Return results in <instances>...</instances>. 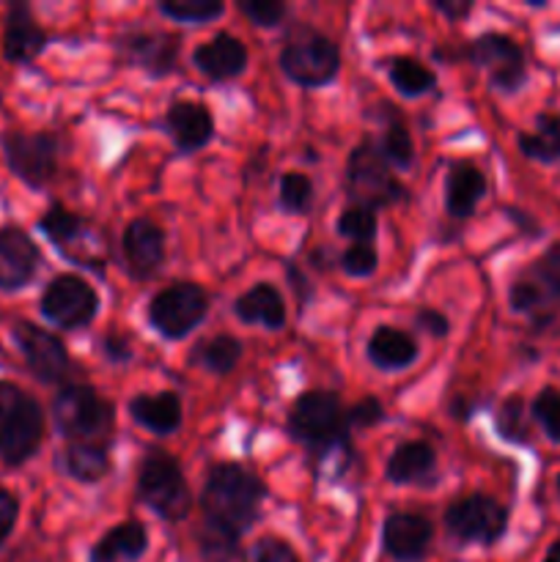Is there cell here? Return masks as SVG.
I'll use <instances>...</instances> for the list:
<instances>
[{
	"label": "cell",
	"mask_w": 560,
	"mask_h": 562,
	"mask_svg": "<svg viewBox=\"0 0 560 562\" xmlns=\"http://www.w3.org/2000/svg\"><path fill=\"white\" fill-rule=\"evenodd\" d=\"M261 499L264 486L256 475L236 464H217L203 486V521L242 538V532L250 530L258 519Z\"/></svg>",
	"instance_id": "6da1fadb"
},
{
	"label": "cell",
	"mask_w": 560,
	"mask_h": 562,
	"mask_svg": "<svg viewBox=\"0 0 560 562\" xmlns=\"http://www.w3.org/2000/svg\"><path fill=\"white\" fill-rule=\"evenodd\" d=\"M346 426L349 423H346V412L338 395L322 393V390L300 395L289 415V428L296 442L316 450H327L344 442Z\"/></svg>",
	"instance_id": "7a4b0ae2"
},
{
	"label": "cell",
	"mask_w": 560,
	"mask_h": 562,
	"mask_svg": "<svg viewBox=\"0 0 560 562\" xmlns=\"http://www.w3.org/2000/svg\"><path fill=\"white\" fill-rule=\"evenodd\" d=\"M113 404L88 384H71L55 398V423L71 442H97L113 428Z\"/></svg>",
	"instance_id": "3957f363"
},
{
	"label": "cell",
	"mask_w": 560,
	"mask_h": 562,
	"mask_svg": "<svg viewBox=\"0 0 560 562\" xmlns=\"http://www.w3.org/2000/svg\"><path fill=\"white\" fill-rule=\"evenodd\" d=\"M137 492H141L143 503L154 514L163 516V519L179 521L190 514V488H187L179 464L170 456L152 453L143 461L141 477H137Z\"/></svg>",
	"instance_id": "277c9868"
},
{
	"label": "cell",
	"mask_w": 560,
	"mask_h": 562,
	"mask_svg": "<svg viewBox=\"0 0 560 562\" xmlns=\"http://www.w3.org/2000/svg\"><path fill=\"white\" fill-rule=\"evenodd\" d=\"M280 69L302 88H316L333 80L340 69V53L333 38L316 31H302L280 53Z\"/></svg>",
	"instance_id": "5b68a950"
},
{
	"label": "cell",
	"mask_w": 560,
	"mask_h": 562,
	"mask_svg": "<svg viewBox=\"0 0 560 562\" xmlns=\"http://www.w3.org/2000/svg\"><path fill=\"white\" fill-rule=\"evenodd\" d=\"M3 384V401H5V428H3V445H0V456L5 464L20 467L31 459L42 445L44 434V415L42 406L22 393L20 387L9 382Z\"/></svg>",
	"instance_id": "8992f818"
},
{
	"label": "cell",
	"mask_w": 560,
	"mask_h": 562,
	"mask_svg": "<svg viewBox=\"0 0 560 562\" xmlns=\"http://www.w3.org/2000/svg\"><path fill=\"white\" fill-rule=\"evenodd\" d=\"M346 187H349V195L355 198L357 206H388L404 198V187L399 184L393 173H390V165L384 162L382 154L373 151L371 143H362L355 151L349 154V162H346Z\"/></svg>",
	"instance_id": "52a82bcc"
},
{
	"label": "cell",
	"mask_w": 560,
	"mask_h": 562,
	"mask_svg": "<svg viewBox=\"0 0 560 562\" xmlns=\"http://www.w3.org/2000/svg\"><path fill=\"white\" fill-rule=\"evenodd\" d=\"M445 527L456 541L492 547L505 536L508 510L494 497L470 494V497H461L450 505L448 514H445Z\"/></svg>",
	"instance_id": "ba28073f"
},
{
	"label": "cell",
	"mask_w": 560,
	"mask_h": 562,
	"mask_svg": "<svg viewBox=\"0 0 560 562\" xmlns=\"http://www.w3.org/2000/svg\"><path fill=\"white\" fill-rule=\"evenodd\" d=\"M209 311V296L195 283H176L159 291L148 305V322L163 338L179 340L203 322Z\"/></svg>",
	"instance_id": "9c48e42d"
},
{
	"label": "cell",
	"mask_w": 560,
	"mask_h": 562,
	"mask_svg": "<svg viewBox=\"0 0 560 562\" xmlns=\"http://www.w3.org/2000/svg\"><path fill=\"white\" fill-rule=\"evenodd\" d=\"M470 58L483 69L492 86L503 93H516L527 82L525 49L505 33H483L470 44Z\"/></svg>",
	"instance_id": "30bf717a"
},
{
	"label": "cell",
	"mask_w": 560,
	"mask_h": 562,
	"mask_svg": "<svg viewBox=\"0 0 560 562\" xmlns=\"http://www.w3.org/2000/svg\"><path fill=\"white\" fill-rule=\"evenodd\" d=\"M3 154L11 173L25 184L42 187L53 179L58 165V140L49 132H5Z\"/></svg>",
	"instance_id": "8fae6325"
},
{
	"label": "cell",
	"mask_w": 560,
	"mask_h": 562,
	"mask_svg": "<svg viewBox=\"0 0 560 562\" xmlns=\"http://www.w3.org/2000/svg\"><path fill=\"white\" fill-rule=\"evenodd\" d=\"M99 311V296L77 274H60L49 280L42 294V313L60 329H80L93 322Z\"/></svg>",
	"instance_id": "7c38bea8"
},
{
	"label": "cell",
	"mask_w": 560,
	"mask_h": 562,
	"mask_svg": "<svg viewBox=\"0 0 560 562\" xmlns=\"http://www.w3.org/2000/svg\"><path fill=\"white\" fill-rule=\"evenodd\" d=\"M14 340L20 346L22 357H25L27 368L33 376L42 382H60L69 371V355H66L64 344L55 338L47 329H38L36 324L20 322L14 327Z\"/></svg>",
	"instance_id": "4fadbf2b"
},
{
	"label": "cell",
	"mask_w": 560,
	"mask_h": 562,
	"mask_svg": "<svg viewBox=\"0 0 560 562\" xmlns=\"http://www.w3.org/2000/svg\"><path fill=\"white\" fill-rule=\"evenodd\" d=\"M434 527L421 514H393L384 519L382 547L395 562H421L432 547Z\"/></svg>",
	"instance_id": "5bb4252c"
},
{
	"label": "cell",
	"mask_w": 560,
	"mask_h": 562,
	"mask_svg": "<svg viewBox=\"0 0 560 562\" xmlns=\"http://www.w3.org/2000/svg\"><path fill=\"white\" fill-rule=\"evenodd\" d=\"M38 258V247L25 231L0 228V289L16 291L31 283Z\"/></svg>",
	"instance_id": "9a60e30c"
},
{
	"label": "cell",
	"mask_w": 560,
	"mask_h": 562,
	"mask_svg": "<svg viewBox=\"0 0 560 562\" xmlns=\"http://www.w3.org/2000/svg\"><path fill=\"white\" fill-rule=\"evenodd\" d=\"M124 258L135 278H148L165 258V234L152 220H135L124 231Z\"/></svg>",
	"instance_id": "2e32d148"
},
{
	"label": "cell",
	"mask_w": 560,
	"mask_h": 562,
	"mask_svg": "<svg viewBox=\"0 0 560 562\" xmlns=\"http://www.w3.org/2000/svg\"><path fill=\"white\" fill-rule=\"evenodd\" d=\"M192 64L209 77V80H234L247 66V47L231 33L209 38L206 44L192 53Z\"/></svg>",
	"instance_id": "e0dca14e"
},
{
	"label": "cell",
	"mask_w": 560,
	"mask_h": 562,
	"mask_svg": "<svg viewBox=\"0 0 560 562\" xmlns=\"http://www.w3.org/2000/svg\"><path fill=\"white\" fill-rule=\"evenodd\" d=\"M121 53L126 60L141 69H146L152 77H165L173 71L176 55H179V38L165 36V33H135L121 42Z\"/></svg>",
	"instance_id": "ac0fdd59"
},
{
	"label": "cell",
	"mask_w": 560,
	"mask_h": 562,
	"mask_svg": "<svg viewBox=\"0 0 560 562\" xmlns=\"http://www.w3.org/2000/svg\"><path fill=\"white\" fill-rule=\"evenodd\" d=\"M44 44H47V36H44V31L31 16V9L27 5H11L3 27L5 58L11 64H27V60H33L42 53Z\"/></svg>",
	"instance_id": "d6986e66"
},
{
	"label": "cell",
	"mask_w": 560,
	"mask_h": 562,
	"mask_svg": "<svg viewBox=\"0 0 560 562\" xmlns=\"http://www.w3.org/2000/svg\"><path fill=\"white\" fill-rule=\"evenodd\" d=\"M168 130L176 146L198 151L214 137V119L201 102H173L168 108Z\"/></svg>",
	"instance_id": "ffe728a7"
},
{
	"label": "cell",
	"mask_w": 560,
	"mask_h": 562,
	"mask_svg": "<svg viewBox=\"0 0 560 562\" xmlns=\"http://www.w3.org/2000/svg\"><path fill=\"white\" fill-rule=\"evenodd\" d=\"M148 536L141 521H121L91 547V562H137L146 554Z\"/></svg>",
	"instance_id": "44dd1931"
},
{
	"label": "cell",
	"mask_w": 560,
	"mask_h": 562,
	"mask_svg": "<svg viewBox=\"0 0 560 562\" xmlns=\"http://www.w3.org/2000/svg\"><path fill=\"white\" fill-rule=\"evenodd\" d=\"M486 176L481 168L470 162H456L448 173V184H445V203L448 212L456 220L470 217L478 209L481 198L486 195Z\"/></svg>",
	"instance_id": "7402d4cb"
},
{
	"label": "cell",
	"mask_w": 560,
	"mask_h": 562,
	"mask_svg": "<svg viewBox=\"0 0 560 562\" xmlns=\"http://www.w3.org/2000/svg\"><path fill=\"white\" fill-rule=\"evenodd\" d=\"M234 313L245 324H264L269 329L285 327V305L280 291L272 283L253 285L247 294L234 302Z\"/></svg>",
	"instance_id": "603a6c76"
},
{
	"label": "cell",
	"mask_w": 560,
	"mask_h": 562,
	"mask_svg": "<svg viewBox=\"0 0 560 562\" xmlns=\"http://www.w3.org/2000/svg\"><path fill=\"white\" fill-rule=\"evenodd\" d=\"M434 470H437V456L426 442H404L388 459L384 475L395 486H406V483H426Z\"/></svg>",
	"instance_id": "cb8c5ba5"
},
{
	"label": "cell",
	"mask_w": 560,
	"mask_h": 562,
	"mask_svg": "<svg viewBox=\"0 0 560 562\" xmlns=\"http://www.w3.org/2000/svg\"><path fill=\"white\" fill-rule=\"evenodd\" d=\"M130 415L148 431L173 434L181 423V401L170 390L154 395H137V398L130 401Z\"/></svg>",
	"instance_id": "d4e9b609"
},
{
	"label": "cell",
	"mask_w": 560,
	"mask_h": 562,
	"mask_svg": "<svg viewBox=\"0 0 560 562\" xmlns=\"http://www.w3.org/2000/svg\"><path fill=\"white\" fill-rule=\"evenodd\" d=\"M368 360L382 371H401L417 360V346L404 329L379 327L368 340Z\"/></svg>",
	"instance_id": "484cf974"
},
{
	"label": "cell",
	"mask_w": 560,
	"mask_h": 562,
	"mask_svg": "<svg viewBox=\"0 0 560 562\" xmlns=\"http://www.w3.org/2000/svg\"><path fill=\"white\" fill-rule=\"evenodd\" d=\"M516 146L533 162H560V113H552V110L538 113L533 130L516 137Z\"/></svg>",
	"instance_id": "4316f807"
},
{
	"label": "cell",
	"mask_w": 560,
	"mask_h": 562,
	"mask_svg": "<svg viewBox=\"0 0 560 562\" xmlns=\"http://www.w3.org/2000/svg\"><path fill=\"white\" fill-rule=\"evenodd\" d=\"M508 302H511V311L530 318L533 327L541 329L555 322L552 296L547 294V289H544L538 280H516L508 291Z\"/></svg>",
	"instance_id": "83f0119b"
},
{
	"label": "cell",
	"mask_w": 560,
	"mask_h": 562,
	"mask_svg": "<svg viewBox=\"0 0 560 562\" xmlns=\"http://www.w3.org/2000/svg\"><path fill=\"white\" fill-rule=\"evenodd\" d=\"M64 467L80 483H97L110 472V456L99 442H69Z\"/></svg>",
	"instance_id": "f1b7e54d"
},
{
	"label": "cell",
	"mask_w": 560,
	"mask_h": 562,
	"mask_svg": "<svg viewBox=\"0 0 560 562\" xmlns=\"http://www.w3.org/2000/svg\"><path fill=\"white\" fill-rule=\"evenodd\" d=\"M390 82L404 97H423L437 86V75L415 58H393L390 60Z\"/></svg>",
	"instance_id": "f546056e"
},
{
	"label": "cell",
	"mask_w": 560,
	"mask_h": 562,
	"mask_svg": "<svg viewBox=\"0 0 560 562\" xmlns=\"http://www.w3.org/2000/svg\"><path fill=\"white\" fill-rule=\"evenodd\" d=\"M38 225H42L44 234H47L58 247L71 245V241L82 234V228H86L82 217H77L75 212H69V209L64 206H53L49 212H44Z\"/></svg>",
	"instance_id": "4dcf8cb0"
},
{
	"label": "cell",
	"mask_w": 560,
	"mask_h": 562,
	"mask_svg": "<svg viewBox=\"0 0 560 562\" xmlns=\"http://www.w3.org/2000/svg\"><path fill=\"white\" fill-rule=\"evenodd\" d=\"M239 357H242V344L236 338H228V335H220V338L206 340V344L201 346L203 368L212 373H220V376L234 371Z\"/></svg>",
	"instance_id": "1f68e13d"
},
{
	"label": "cell",
	"mask_w": 560,
	"mask_h": 562,
	"mask_svg": "<svg viewBox=\"0 0 560 562\" xmlns=\"http://www.w3.org/2000/svg\"><path fill=\"white\" fill-rule=\"evenodd\" d=\"M278 201L283 206V212L289 214H305L313 203V184L305 173L300 170H289L280 179Z\"/></svg>",
	"instance_id": "d6a6232c"
},
{
	"label": "cell",
	"mask_w": 560,
	"mask_h": 562,
	"mask_svg": "<svg viewBox=\"0 0 560 562\" xmlns=\"http://www.w3.org/2000/svg\"><path fill=\"white\" fill-rule=\"evenodd\" d=\"M338 231L340 236L351 239L355 245H373V236H377V212L355 203L346 212H340Z\"/></svg>",
	"instance_id": "836d02e7"
},
{
	"label": "cell",
	"mask_w": 560,
	"mask_h": 562,
	"mask_svg": "<svg viewBox=\"0 0 560 562\" xmlns=\"http://www.w3.org/2000/svg\"><path fill=\"white\" fill-rule=\"evenodd\" d=\"M533 420L541 426V431L547 434L549 442L560 445V390L558 387H544L538 390V395L530 404Z\"/></svg>",
	"instance_id": "e575fe53"
},
{
	"label": "cell",
	"mask_w": 560,
	"mask_h": 562,
	"mask_svg": "<svg viewBox=\"0 0 560 562\" xmlns=\"http://www.w3.org/2000/svg\"><path fill=\"white\" fill-rule=\"evenodd\" d=\"M497 431H500V437L508 439V442H516V445L527 442V437H530V428H527L525 401H522V395H508V398L500 404Z\"/></svg>",
	"instance_id": "d590c367"
},
{
	"label": "cell",
	"mask_w": 560,
	"mask_h": 562,
	"mask_svg": "<svg viewBox=\"0 0 560 562\" xmlns=\"http://www.w3.org/2000/svg\"><path fill=\"white\" fill-rule=\"evenodd\" d=\"M159 11L176 22H209L225 11L220 0H165Z\"/></svg>",
	"instance_id": "8d00e7d4"
},
{
	"label": "cell",
	"mask_w": 560,
	"mask_h": 562,
	"mask_svg": "<svg viewBox=\"0 0 560 562\" xmlns=\"http://www.w3.org/2000/svg\"><path fill=\"white\" fill-rule=\"evenodd\" d=\"M382 159L388 165H393V168H412V162H415V143H412L410 132L404 130L401 124H393L384 130V137H382Z\"/></svg>",
	"instance_id": "74e56055"
},
{
	"label": "cell",
	"mask_w": 560,
	"mask_h": 562,
	"mask_svg": "<svg viewBox=\"0 0 560 562\" xmlns=\"http://www.w3.org/2000/svg\"><path fill=\"white\" fill-rule=\"evenodd\" d=\"M533 274L547 289V294L560 302V241H555V245L544 250V256L533 263Z\"/></svg>",
	"instance_id": "f35d334b"
},
{
	"label": "cell",
	"mask_w": 560,
	"mask_h": 562,
	"mask_svg": "<svg viewBox=\"0 0 560 562\" xmlns=\"http://www.w3.org/2000/svg\"><path fill=\"white\" fill-rule=\"evenodd\" d=\"M242 562H302L294 549L280 538H258L245 552Z\"/></svg>",
	"instance_id": "ab89813d"
},
{
	"label": "cell",
	"mask_w": 560,
	"mask_h": 562,
	"mask_svg": "<svg viewBox=\"0 0 560 562\" xmlns=\"http://www.w3.org/2000/svg\"><path fill=\"white\" fill-rule=\"evenodd\" d=\"M377 247L373 245H351L349 250L340 256V267H344L346 274L351 278H368V274L377 272Z\"/></svg>",
	"instance_id": "60d3db41"
},
{
	"label": "cell",
	"mask_w": 560,
	"mask_h": 562,
	"mask_svg": "<svg viewBox=\"0 0 560 562\" xmlns=\"http://www.w3.org/2000/svg\"><path fill=\"white\" fill-rule=\"evenodd\" d=\"M239 11L261 27H278L285 16V5L278 0H242Z\"/></svg>",
	"instance_id": "b9f144b4"
},
{
	"label": "cell",
	"mask_w": 560,
	"mask_h": 562,
	"mask_svg": "<svg viewBox=\"0 0 560 562\" xmlns=\"http://www.w3.org/2000/svg\"><path fill=\"white\" fill-rule=\"evenodd\" d=\"M382 417H384V409H382V404H379L377 398H371V395H368V398H362L360 404H355L349 409V415H346V423H349V426H377V423H382Z\"/></svg>",
	"instance_id": "7bdbcfd3"
},
{
	"label": "cell",
	"mask_w": 560,
	"mask_h": 562,
	"mask_svg": "<svg viewBox=\"0 0 560 562\" xmlns=\"http://www.w3.org/2000/svg\"><path fill=\"white\" fill-rule=\"evenodd\" d=\"M16 516H20V503H16L14 494L0 488V543L11 536V530L16 525Z\"/></svg>",
	"instance_id": "ee69618b"
},
{
	"label": "cell",
	"mask_w": 560,
	"mask_h": 562,
	"mask_svg": "<svg viewBox=\"0 0 560 562\" xmlns=\"http://www.w3.org/2000/svg\"><path fill=\"white\" fill-rule=\"evenodd\" d=\"M415 324H417V329H423V333H428V335H437V338H445L450 329L448 318H445L439 311H434V307H421L415 316Z\"/></svg>",
	"instance_id": "f6af8a7d"
},
{
	"label": "cell",
	"mask_w": 560,
	"mask_h": 562,
	"mask_svg": "<svg viewBox=\"0 0 560 562\" xmlns=\"http://www.w3.org/2000/svg\"><path fill=\"white\" fill-rule=\"evenodd\" d=\"M434 9H437L439 14L448 16L450 22H459L470 14L472 3L470 0H434Z\"/></svg>",
	"instance_id": "bcb514c9"
},
{
	"label": "cell",
	"mask_w": 560,
	"mask_h": 562,
	"mask_svg": "<svg viewBox=\"0 0 560 562\" xmlns=\"http://www.w3.org/2000/svg\"><path fill=\"white\" fill-rule=\"evenodd\" d=\"M102 349H104V355H108L113 362H124V360H130V357H132L130 340H126L124 335H115V333L108 335V338H104V344H102Z\"/></svg>",
	"instance_id": "7dc6e473"
},
{
	"label": "cell",
	"mask_w": 560,
	"mask_h": 562,
	"mask_svg": "<svg viewBox=\"0 0 560 562\" xmlns=\"http://www.w3.org/2000/svg\"><path fill=\"white\" fill-rule=\"evenodd\" d=\"M541 562H560V538H558V541L549 543L547 554H544Z\"/></svg>",
	"instance_id": "c3c4849f"
},
{
	"label": "cell",
	"mask_w": 560,
	"mask_h": 562,
	"mask_svg": "<svg viewBox=\"0 0 560 562\" xmlns=\"http://www.w3.org/2000/svg\"><path fill=\"white\" fill-rule=\"evenodd\" d=\"M3 428H5V401H3V384H0V445H3Z\"/></svg>",
	"instance_id": "681fc988"
},
{
	"label": "cell",
	"mask_w": 560,
	"mask_h": 562,
	"mask_svg": "<svg viewBox=\"0 0 560 562\" xmlns=\"http://www.w3.org/2000/svg\"><path fill=\"white\" fill-rule=\"evenodd\" d=\"M555 486H558V494H560V475H558V481H555Z\"/></svg>",
	"instance_id": "f907efd6"
}]
</instances>
